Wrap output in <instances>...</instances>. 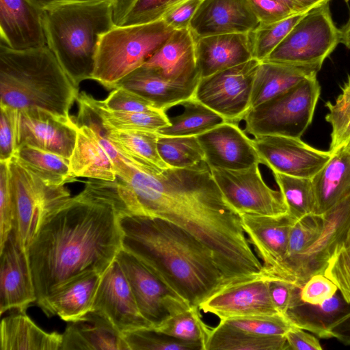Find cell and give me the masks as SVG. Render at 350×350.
<instances>
[{"label":"cell","mask_w":350,"mask_h":350,"mask_svg":"<svg viewBox=\"0 0 350 350\" xmlns=\"http://www.w3.org/2000/svg\"><path fill=\"white\" fill-rule=\"evenodd\" d=\"M128 173L113 181L124 215L158 217L184 229L206 245L228 284L258 276L262 264L242 226L202 161L196 165L161 169L129 163Z\"/></svg>","instance_id":"cell-1"},{"label":"cell","mask_w":350,"mask_h":350,"mask_svg":"<svg viewBox=\"0 0 350 350\" xmlns=\"http://www.w3.org/2000/svg\"><path fill=\"white\" fill-rule=\"evenodd\" d=\"M121 215L113 181L96 179L49 213L27 250L38 306L83 274H103L122 248Z\"/></svg>","instance_id":"cell-2"},{"label":"cell","mask_w":350,"mask_h":350,"mask_svg":"<svg viewBox=\"0 0 350 350\" xmlns=\"http://www.w3.org/2000/svg\"><path fill=\"white\" fill-rule=\"evenodd\" d=\"M122 248L192 306L229 286L213 252L180 227L158 217L121 215Z\"/></svg>","instance_id":"cell-3"},{"label":"cell","mask_w":350,"mask_h":350,"mask_svg":"<svg viewBox=\"0 0 350 350\" xmlns=\"http://www.w3.org/2000/svg\"><path fill=\"white\" fill-rule=\"evenodd\" d=\"M79 94V86L47 45L14 50L1 43L0 105L40 109L69 118Z\"/></svg>","instance_id":"cell-4"},{"label":"cell","mask_w":350,"mask_h":350,"mask_svg":"<svg viewBox=\"0 0 350 350\" xmlns=\"http://www.w3.org/2000/svg\"><path fill=\"white\" fill-rule=\"evenodd\" d=\"M115 1L67 3L43 10L46 44L78 86L92 79L100 38L116 25Z\"/></svg>","instance_id":"cell-5"},{"label":"cell","mask_w":350,"mask_h":350,"mask_svg":"<svg viewBox=\"0 0 350 350\" xmlns=\"http://www.w3.org/2000/svg\"><path fill=\"white\" fill-rule=\"evenodd\" d=\"M174 31L163 19L115 25L100 38L92 79L113 90L124 77L144 65Z\"/></svg>","instance_id":"cell-6"},{"label":"cell","mask_w":350,"mask_h":350,"mask_svg":"<svg viewBox=\"0 0 350 350\" xmlns=\"http://www.w3.org/2000/svg\"><path fill=\"white\" fill-rule=\"evenodd\" d=\"M317 75L250 109L244 116L245 132L301 138L311 124L321 94Z\"/></svg>","instance_id":"cell-7"},{"label":"cell","mask_w":350,"mask_h":350,"mask_svg":"<svg viewBox=\"0 0 350 350\" xmlns=\"http://www.w3.org/2000/svg\"><path fill=\"white\" fill-rule=\"evenodd\" d=\"M340 43L329 2L303 14L283 40L264 61L321 68Z\"/></svg>","instance_id":"cell-8"},{"label":"cell","mask_w":350,"mask_h":350,"mask_svg":"<svg viewBox=\"0 0 350 350\" xmlns=\"http://www.w3.org/2000/svg\"><path fill=\"white\" fill-rule=\"evenodd\" d=\"M6 161L14 205L13 230L19 244L27 252L46 216L71 196L64 185L46 184L24 167L15 157Z\"/></svg>","instance_id":"cell-9"},{"label":"cell","mask_w":350,"mask_h":350,"mask_svg":"<svg viewBox=\"0 0 350 350\" xmlns=\"http://www.w3.org/2000/svg\"><path fill=\"white\" fill-rule=\"evenodd\" d=\"M323 226L316 241L304 252L283 261L268 279H280L301 288L313 275L324 273L336 245L350 228V195L322 214Z\"/></svg>","instance_id":"cell-10"},{"label":"cell","mask_w":350,"mask_h":350,"mask_svg":"<svg viewBox=\"0 0 350 350\" xmlns=\"http://www.w3.org/2000/svg\"><path fill=\"white\" fill-rule=\"evenodd\" d=\"M260 62L253 58L243 64L200 78L194 98L237 123L250 109L253 83Z\"/></svg>","instance_id":"cell-11"},{"label":"cell","mask_w":350,"mask_h":350,"mask_svg":"<svg viewBox=\"0 0 350 350\" xmlns=\"http://www.w3.org/2000/svg\"><path fill=\"white\" fill-rule=\"evenodd\" d=\"M259 164L238 170L210 168L224 197L240 215L278 217L288 214L282 193L271 189L265 182Z\"/></svg>","instance_id":"cell-12"},{"label":"cell","mask_w":350,"mask_h":350,"mask_svg":"<svg viewBox=\"0 0 350 350\" xmlns=\"http://www.w3.org/2000/svg\"><path fill=\"white\" fill-rule=\"evenodd\" d=\"M116 259L129 283L141 314L153 329L170 316L192 306L132 254L122 248Z\"/></svg>","instance_id":"cell-13"},{"label":"cell","mask_w":350,"mask_h":350,"mask_svg":"<svg viewBox=\"0 0 350 350\" xmlns=\"http://www.w3.org/2000/svg\"><path fill=\"white\" fill-rule=\"evenodd\" d=\"M16 150L27 145L69 159L75 148L78 125L40 109H13Z\"/></svg>","instance_id":"cell-14"},{"label":"cell","mask_w":350,"mask_h":350,"mask_svg":"<svg viewBox=\"0 0 350 350\" xmlns=\"http://www.w3.org/2000/svg\"><path fill=\"white\" fill-rule=\"evenodd\" d=\"M252 141L261 164L272 172L297 177L312 178L332 155L298 137L264 135L254 136Z\"/></svg>","instance_id":"cell-15"},{"label":"cell","mask_w":350,"mask_h":350,"mask_svg":"<svg viewBox=\"0 0 350 350\" xmlns=\"http://www.w3.org/2000/svg\"><path fill=\"white\" fill-rule=\"evenodd\" d=\"M92 310L105 316L124 334L142 328H152L141 314L129 283L116 259L102 275Z\"/></svg>","instance_id":"cell-16"},{"label":"cell","mask_w":350,"mask_h":350,"mask_svg":"<svg viewBox=\"0 0 350 350\" xmlns=\"http://www.w3.org/2000/svg\"><path fill=\"white\" fill-rule=\"evenodd\" d=\"M199 309L220 320L280 314L271 300L268 280L260 275L224 287L201 303Z\"/></svg>","instance_id":"cell-17"},{"label":"cell","mask_w":350,"mask_h":350,"mask_svg":"<svg viewBox=\"0 0 350 350\" xmlns=\"http://www.w3.org/2000/svg\"><path fill=\"white\" fill-rule=\"evenodd\" d=\"M0 313L26 311L37 298L27 252L14 230L0 248Z\"/></svg>","instance_id":"cell-18"},{"label":"cell","mask_w":350,"mask_h":350,"mask_svg":"<svg viewBox=\"0 0 350 350\" xmlns=\"http://www.w3.org/2000/svg\"><path fill=\"white\" fill-rule=\"evenodd\" d=\"M197 137L210 167L238 170L261 164L252 139L237 123L224 122Z\"/></svg>","instance_id":"cell-19"},{"label":"cell","mask_w":350,"mask_h":350,"mask_svg":"<svg viewBox=\"0 0 350 350\" xmlns=\"http://www.w3.org/2000/svg\"><path fill=\"white\" fill-rule=\"evenodd\" d=\"M258 24L248 0H204L189 28L198 39L218 34L250 33Z\"/></svg>","instance_id":"cell-20"},{"label":"cell","mask_w":350,"mask_h":350,"mask_svg":"<svg viewBox=\"0 0 350 350\" xmlns=\"http://www.w3.org/2000/svg\"><path fill=\"white\" fill-rule=\"evenodd\" d=\"M0 37L14 50L46 46L43 10L30 0H0Z\"/></svg>","instance_id":"cell-21"},{"label":"cell","mask_w":350,"mask_h":350,"mask_svg":"<svg viewBox=\"0 0 350 350\" xmlns=\"http://www.w3.org/2000/svg\"><path fill=\"white\" fill-rule=\"evenodd\" d=\"M242 226L262 261L260 275L277 269L283 261L294 219L288 213L278 217L241 215Z\"/></svg>","instance_id":"cell-22"},{"label":"cell","mask_w":350,"mask_h":350,"mask_svg":"<svg viewBox=\"0 0 350 350\" xmlns=\"http://www.w3.org/2000/svg\"><path fill=\"white\" fill-rule=\"evenodd\" d=\"M200 79L170 81L142 65L124 77L116 87L127 89L150 102L156 109L165 111L193 97Z\"/></svg>","instance_id":"cell-23"},{"label":"cell","mask_w":350,"mask_h":350,"mask_svg":"<svg viewBox=\"0 0 350 350\" xmlns=\"http://www.w3.org/2000/svg\"><path fill=\"white\" fill-rule=\"evenodd\" d=\"M196 59L200 78L253 59L249 33H225L196 39Z\"/></svg>","instance_id":"cell-24"},{"label":"cell","mask_w":350,"mask_h":350,"mask_svg":"<svg viewBox=\"0 0 350 350\" xmlns=\"http://www.w3.org/2000/svg\"><path fill=\"white\" fill-rule=\"evenodd\" d=\"M196 40L189 28L174 30L144 66L174 81L200 79L196 59Z\"/></svg>","instance_id":"cell-25"},{"label":"cell","mask_w":350,"mask_h":350,"mask_svg":"<svg viewBox=\"0 0 350 350\" xmlns=\"http://www.w3.org/2000/svg\"><path fill=\"white\" fill-rule=\"evenodd\" d=\"M62 335L60 350H129L123 334L96 310L68 322Z\"/></svg>","instance_id":"cell-26"},{"label":"cell","mask_w":350,"mask_h":350,"mask_svg":"<svg viewBox=\"0 0 350 350\" xmlns=\"http://www.w3.org/2000/svg\"><path fill=\"white\" fill-rule=\"evenodd\" d=\"M102 275L90 272L75 278L46 297L39 307L48 317L57 315L67 322L80 319L92 310Z\"/></svg>","instance_id":"cell-27"},{"label":"cell","mask_w":350,"mask_h":350,"mask_svg":"<svg viewBox=\"0 0 350 350\" xmlns=\"http://www.w3.org/2000/svg\"><path fill=\"white\" fill-rule=\"evenodd\" d=\"M77 124L76 142L69 158L72 176L105 181L116 180L117 174L113 162L96 133L86 124Z\"/></svg>","instance_id":"cell-28"},{"label":"cell","mask_w":350,"mask_h":350,"mask_svg":"<svg viewBox=\"0 0 350 350\" xmlns=\"http://www.w3.org/2000/svg\"><path fill=\"white\" fill-rule=\"evenodd\" d=\"M62 340V334L43 330L26 311H16L1 322V350H60Z\"/></svg>","instance_id":"cell-29"},{"label":"cell","mask_w":350,"mask_h":350,"mask_svg":"<svg viewBox=\"0 0 350 350\" xmlns=\"http://www.w3.org/2000/svg\"><path fill=\"white\" fill-rule=\"evenodd\" d=\"M314 213L322 215L350 195V152L343 147L312 178Z\"/></svg>","instance_id":"cell-30"},{"label":"cell","mask_w":350,"mask_h":350,"mask_svg":"<svg viewBox=\"0 0 350 350\" xmlns=\"http://www.w3.org/2000/svg\"><path fill=\"white\" fill-rule=\"evenodd\" d=\"M320 70L311 66L260 62L253 83L250 109L288 90L304 79L317 75Z\"/></svg>","instance_id":"cell-31"},{"label":"cell","mask_w":350,"mask_h":350,"mask_svg":"<svg viewBox=\"0 0 350 350\" xmlns=\"http://www.w3.org/2000/svg\"><path fill=\"white\" fill-rule=\"evenodd\" d=\"M349 311L350 304L338 290L331 298L319 304L302 301L299 294L285 317L293 325L310 332L319 338H326L328 328Z\"/></svg>","instance_id":"cell-32"},{"label":"cell","mask_w":350,"mask_h":350,"mask_svg":"<svg viewBox=\"0 0 350 350\" xmlns=\"http://www.w3.org/2000/svg\"><path fill=\"white\" fill-rule=\"evenodd\" d=\"M204 350H289L285 336L250 334L221 321L211 328Z\"/></svg>","instance_id":"cell-33"},{"label":"cell","mask_w":350,"mask_h":350,"mask_svg":"<svg viewBox=\"0 0 350 350\" xmlns=\"http://www.w3.org/2000/svg\"><path fill=\"white\" fill-rule=\"evenodd\" d=\"M13 157L48 185L62 186L76 180L70 174L69 159L57 154L23 145L16 148Z\"/></svg>","instance_id":"cell-34"},{"label":"cell","mask_w":350,"mask_h":350,"mask_svg":"<svg viewBox=\"0 0 350 350\" xmlns=\"http://www.w3.org/2000/svg\"><path fill=\"white\" fill-rule=\"evenodd\" d=\"M104 127L107 137L127 159L144 162L161 169L170 167L159 154L157 132Z\"/></svg>","instance_id":"cell-35"},{"label":"cell","mask_w":350,"mask_h":350,"mask_svg":"<svg viewBox=\"0 0 350 350\" xmlns=\"http://www.w3.org/2000/svg\"><path fill=\"white\" fill-rule=\"evenodd\" d=\"M182 113L172 119L170 125L157 133L163 136H198L226 122L225 118L194 96L183 102Z\"/></svg>","instance_id":"cell-36"},{"label":"cell","mask_w":350,"mask_h":350,"mask_svg":"<svg viewBox=\"0 0 350 350\" xmlns=\"http://www.w3.org/2000/svg\"><path fill=\"white\" fill-rule=\"evenodd\" d=\"M88 101L98 114L105 127L121 130H138L157 132L170 125V118L165 111L154 110L143 112L112 111L85 92Z\"/></svg>","instance_id":"cell-37"},{"label":"cell","mask_w":350,"mask_h":350,"mask_svg":"<svg viewBox=\"0 0 350 350\" xmlns=\"http://www.w3.org/2000/svg\"><path fill=\"white\" fill-rule=\"evenodd\" d=\"M185 0H116L113 20L117 26L140 25L161 19Z\"/></svg>","instance_id":"cell-38"},{"label":"cell","mask_w":350,"mask_h":350,"mask_svg":"<svg viewBox=\"0 0 350 350\" xmlns=\"http://www.w3.org/2000/svg\"><path fill=\"white\" fill-rule=\"evenodd\" d=\"M287 205L288 214L295 220L314 213L315 198L312 178L272 172Z\"/></svg>","instance_id":"cell-39"},{"label":"cell","mask_w":350,"mask_h":350,"mask_svg":"<svg viewBox=\"0 0 350 350\" xmlns=\"http://www.w3.org/2000/svg\"><path fill=\"white\" fill-rule=\"evenodd\" d=\"M157 149L162 160L171 167H189L205 161L204 152L197 136L159 135Z\"/></svg>","instance_id":"cell-40"},{"label":"cell","mask_w":350,"mask_h":350,"mask_svg":"<svg viewBox=\"0 0 350 350\" xmlns=\"http://www.w3.org/2000/svg\"><path fill=\"white\" fill-rule=\"evenodd\" d=\"M197 306L178 312L170 316L154 329L177 339L201 343L204 350L211 327L202 320Z\"/></svg>","instance_id":"cell-41"},{"label":"cell","mask_w":350,"mask_h":350,"mask_svg":"<svg viewBox=\"0 0 350 350\" xmlns=\"http://www.w3.org/2000/svg\"><path fill=\"white\" fill-rule=\"evenodd\" d=\"M325 107L328 110L325 118L332 127L328 150L332 154L350 142V75L335 102L327 101Z\"/></svg>","instance_id":"cell-42"},{"label":"cell","mask_w":350,"mask_h":350,"mask_svg":"<svg viewBox=\"0 0 350 350\" xmlns=\"http://www.w3.org/2000/svg\"><path fill=\"white\" fill-rule=\"evenodd\" d=\"M303 14H295L275 23H259L249 33L253 58L260 62L265 60L286 36Z\"/></svg>","instance_id":"cell-43"},{"label":"cell","mask_w":350,"mask_h":350,"mask_svg":"<svg viewBox=\"0 0 350 350\" xmlns=\"http://www.w3.org/2000/svg\"><path fill=\"white\" fill-rule=\"evenodd\" d=\"M129 350H204L201 343L181 340L153 328L123 334Z\"/></svg>","instance_id":"cell-44"},{"label":"cell","mask_w":350,"mask_h":350,"mask_svg":"<svg viewBox=\"0 0 350 350\" xmlns=\"http://www.w3.org/2000/svg\"><path fill=\"white\" fill-rule=\"evenodd\" d=\"M220 321L235 329L262 336H284L293 326L280 314L234 317Z\"/></svg>","instance_id":"cell-45"},{"label":"cell","mask_w":350,"mask_h":350,"mask_svg":"<svg viewBox=\"0 0 350 350\" xmlns=\"http://www.w3.org/2000/svg\"><path fill=\"white\" fill-rule=\"evenodd\" d=\"M323 226L322 215L311 213L295 220L290 230L283 261L294 258L308 249L316 241Z\"/></svg>","instance_id":"cell-46"},{"label":"cell","mask_w":350,"mask_h":350,"mask_svg":"<svg viewBox=\"0 0 350 350\" xmlns=\"http://www.w3.org/2000/svg\"><path fill=\"white\" fill-rule=\"evenodd\" d=\"M324 275L337 286L344 299L350 304V228L334 249Z\"/></svg>","instance_id":"cell-47"},{"label":"cell","mask_w":350,"mask_h":350,"mask_svg":"<svg viewBox=\"0 0 350 350\" xmlns=\"http://www.w3.org/2000/svg\"><path fill=\"white\" fill-rule=\"evenodd\" d=\"M14 205L7 161H0V248L14 228Z\"/></svg>","instance_id":"cell-48"},{"label":"cell","mask_w":350,"mask_h":350,"mask_svg":"<svg viewBox=\"0 0 350 350\" xmlns=\"http://www.w3.org/2000/svg\"><path fill=\"white\" fill-rule=\"evenodd\" d=\"M100 102L105 108L112 111L143 112L159 110L148 100L122 87L112 90Z\"/></svg>","instance_id":"cell-49"},{"label":"cell","mask_w":350,"mask_h":350,"mask_svg":"<svg viewBox=\"0 0 350 350\" xmlns=\"http://www.w3.org/2000/svg\"><path fill=\"white\" fill-rule=\"evenodd\" d=\"M338 291L337 286L324 273L311 276L301 287V299L306 303L319 304L331 298Z\"/></svg>","instance_id":"cell-50"},{"label":"cell","mask_w":350,"mask_h":350,"mask_svg":"<svg viewBox=\"0 0 350 350\" xmlns=\"http://www.w3.org/2000/svg\"><path fill=\"white\" fill-rule=\"evenodd\" d=\"M267 280L273 304L278 312L285 316L293 301L300 294L301 288L280 279Z\"/></svg>","instance_id":"cell-51"},{"label":"cell","mask_w":350,"mask_h":350,"mask_svg":"<svg viewBox=\"0 0 350 350\" xmlns=\"http://www.w3.org/2000/svg\"><path fill=\"white\" fill-rule=\"evenodd\" d=\"M0 161H6L16 151L13 109L0 105Z\"/></svg>","instance_id":"cell-52"},{"label":"cell","mask_w":350,"mask_h":350,"mask_svg":"<svg viewBox=\"0 0 350 350\" xmlns=\"http://www.w3.org/2000/svg\"><path fill=\"white\" fill-rule=\"evenodd\" d=\"M259 23H271L296 13L278 0H248Z\"/></svg>","instance_id":"cell-53"},{"label":"cell","mask_w":350,"mask_h":350,"mask_svg":"<svg viewBox=\"0 0 350 350\" xmlns=\"http://www.w3.org/2000/svg\"><path fill=\"white\" fill-rule=\"evenodd\" d=\"M204 0H185L170 9L163 17L174 30L189 28V24Z\"/></svg>","instance_id":"cell-54"},{"label":"cell","mask_w":350,"mask_h":350,"mask_svg":"<svg viewBox=\"0 0 350 350\" xmlns=\"http://www.w3.org/2000/svg\"><path fill=\"white\" fill-rule=\"evenodd\" d=\"M284 336L289 349L322 350L323 349L317 338L296 326H292Z\"/></svg>","instance_id":"cell-55"},{"label":"cell","mask_w":350,"mask_h":350,"mask_svg":"<svg viewBox=\"0 0 350 350\" xmlns=\"http://www.w3.org/2000/svg\"><path fill=\"white\" fill-rule=\"evenodd\" d=\"M334 338L345 345H350V311L328 328L326 338Z\"/></svg>","instance_id":"cell-56"},{"label":"cell","mask_w":350,"mask_h":350,"mask_svg":"<svg viewBox=\"0 0 350 350\" xmlns=\"http://www.w3.org/2000/svg\"><path fill=\"white\" fill-rule=\"evenodd\" d=\"M38 8L44 10L47 8L67 3L75 2H88V1H107V0H30ZM116 1V0H110Z\"/></svg>","instance_id":"cell-57"},{"label":"cell","mask_w":350,"mask_h":350,"mask_svg":"<svg viewBox=\"0 0 350 350\" xmlns=\"http://www.w3.org/2000/svg\"><path fill=\"white\" fill-rule=\"evenodd\" d=\"M298 13H304L308 10L320 5L323 3L329 2L330 0H293Z\"/></svg>","instance_id":"cell-58"},{"label":"cell","mask_w":350,"mask_h":350,"mask_svg":"<svg viewBox=\"0 0 350 350\" xmlns=\"http://www.w3.org/2000/svg\"><path fill=\"white\" fill-rule=\"evenodd\" d=\"M340 43L350 49V14L345 23L340 28Z\"/></svg>","instance_id":"cell-59"},{"label":"cell","mask_w":350,"mask_h":350,"mask_svg":"<svg viewBox=\"0 0 350 350\" xmlns=\"http://www.w3.org/2000/svg\"><path fill=\"white\" fill-rule=\"evenodd\" d=\"M286 5L288 8H289L293 12L296 14H300L298 13L296 5L295 4V2L293 0H278Z\"/></svg>","instance_id":"cell-60"},{"label":"cell","mask_w":350,"mask_h":350,"mask_svg":"<svg viewBox=\"0 0 350 350\" xmlns=\"http://www.w3.org/2000/svg\"><path fill=\"white\" fill-rule=\"evenodd\" d=\"M345 147L348 150V151L350 152V142L347 144V145Z\"/></svg>","instance_id":"cell-61"}]
</instances>
